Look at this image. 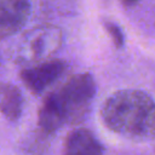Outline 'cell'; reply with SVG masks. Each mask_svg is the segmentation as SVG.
I'll return each mask as SVG.
<instances>
[{"mask_svg": "<svg viewBox=\"0 0 155 155\" xmlns=\"http://www.w3.org/2000/svg\"><path fill=\"white\" fill-rule=\"evenodd\" d=\"M103 124L114 133L132 140L155 138V101L140 90H120L101 109Z\"/></svg>", "mask_w": 155, "mask_h": 155, "instance_id": "cell-1", "label": "cell"}, {"mask_svg": "<svg viewBox=\"0 0 155 155\" xmlns=\"http://www.w3.org/2000/svg\"><path fill=\"white\" fill-rule=\"evenodd\" d=\"M96 90V81L90 73L70 76L42 102L38 113L39 127L51 133L65 124L80 122L91 107Z\"/></svg>", "mask_w": 155, "mask_h": 155, "instance_id": "cell-2", "label": "cell"}, {"mask_svg": "<svg viewBox=\"0 0 155 155\" xmlns=\"http://www.w3.org/2000/svg\"><path fill=\"white\" fill-rule=\"evenodd\" d=\"M62 44V31L54 25H40L24 33L18 40L15 58L21 63H35L53 54Z\"/></svg>", "mask_w": 155, "mask_h": 155, "instance_id": "cell-3", "label": "cell"}, {"mask_svg": "<svg viewBox=\"0 0 155 155\" xmlns=\"http://www.w3.org/2000/svg\"><path fill=\"white\" fill-rule=\"evenodd\" d=\"M67 63L61 59H51L40 64L25 68L19 73L23 84L34 94H41L50 85L57 81L65 71Z\"/></svg>", "mask_w": 155, "mask_h": 155, "instance_id": "cell-4", "label": "cell"}, {"mask_svg": "<svg viewBox=\"0 0 155 155\" xmlns=\"http://www.w3.org/2000/svg\"><path fill=\"white\" fill-rule=\"evenodd\" d=\"M29 0H0V35L6 39L21 30L30 17Z\"/></svg>", "mask_w": 155, "mask_h": 155, "instance_id": "cell-5", "label": "cell"}, {"mask_svg": "<svg viewBox=\"0 0 155 155\" xmlns=\"http://www.w3.org/2000/svg\"><path fill=\"white\" fill-rule=\"evenodd\" d=\"M103 153L102 143L90 130L78 128L68 134L62 155H103Z\"/></svg>", "mask_w": 155, "mask_h": 155, "instance_id": "cell-6", "label": "cell"}, {"mask_svg": "<svg viewBox=\"0 0 155 155\" xmlns=\"http://www.w3.org/2000/svg\"><path fill=\"white\" fill-rule=\"evenodd\" d=\"M23 110V96L19 88L10 82L1 86V113L7 121H17Z\"/></svg>", "mask_w": 155, "mask_h": 155, "instance_id": "cell-7", "label": "cell"}, {"mask_svg": "<svg viewBox=\"0 0 155 155\" xmlns=\"http://www.w3.org/2000/svg\"><path fill=\"white\" fill-rule=\"evenodd\" d=\"M79 0H40L42 8L46 12L69 13L74 12Z\"/></svg>", "mask_w": 155, "mask_h": 155, "instance_id": "cell-8", "label": "cell"}, {"mask_svg": "<svg viewBox=\"0 0 155 155\" xmlns=\"http://www.w3.org/2000/svg\"><path fill=\"white\" fill-rule=\"evenodd\" d=\"M103 28L108 33V35L110 36L114 46L116 48H121L125 44V36H124L121 28L116 23H114L109 19H103Z\"/></svg>", "mask_w": 155, "mask_h": 155, "instance_id": "cell-9", "label": "cell"}, {"mask_svg": "<svg viewBox=\"0 0 155 155\" xmlns=\"http://www.w3.org/2000/svg\"><path fill=\"white\" fill-rule=\"evenodd\" d=\"M139 1L140 0H121V2H122L124 6H132V5H136Z\"/></svg>", "mask_w": 155, "mask_h": 155, "instance_id": "cell-10", "label": "cell"}]
</instances>
